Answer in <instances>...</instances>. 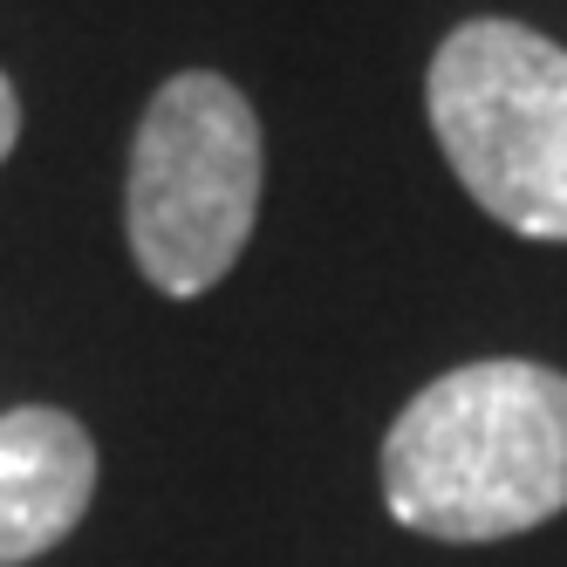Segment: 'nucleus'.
<instances>
[{"label":"nucleus","mask_w":567,"mask_h":567,"mask_svg":"<svg viewBox=\"0 0 567 567\" xmlns=\"http://www.w3.org/2000/svg\"><path fill=\"white\" fill-rule=\"evenodd\" d=\"M14 144H21V96H14L8 75H0V165H8Z\"/></svg>","instance_id":"obj_5"},{"label":"nucleus","mask_w":567,"mask_h":567,"mask_svg":"<svg viewBox=\"0 0 567 567\" xmlns=\"http://www.w3.org/2000/svg\"><path fill=\"white\" fill-rule=\"evenodd\" d=\"M260 219V116L226 75L157 83L124 185V226L144 280L172 301L219 288Z\"/></svg>","instance_id":"obj_3"},{"label":"nucleus","mask_w":567,"mask_h":567,"mask_svg":"<svg viewBox=\"0 0 567 567\" xmlns=\"http://www.w3.org/2000/svg\"><path fill=\"white\" fill-rule=\"evenodd\" d=\"M424 110L458 185L519 239L567 247V49L519 21L437 42Z\"/></svg>","instance_id":"obj_2"},{"label":"nucleus","mask_w":567,"mask_h":567,"mask_svg":"<svg viewBox=\"0 0 567 567\" xmlns=\"http://www.w3.org/2000/svg\"><path fill=\"white\" fill-rule=\"evenodd\" d=\"M383 506L424 540H513L567 506V377L485 355L444 370L383 437Z\"/></svg>","instance_id":"obj_1"},{"label":"nucleus","mask_w":567,"mask_h":567,"mask_svg":"<svg viewBox=\"0 0 567 567\" xmlns=\"http://www.w3.org/2000/svg\"><path fill=\"white\" fill-rule=\"evenodd\" d=\"M96 499V444L55 403L0 411V567L49 554Z\"/></svg>","instance_id":"obj_4"}]
</instances>
